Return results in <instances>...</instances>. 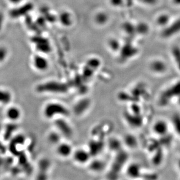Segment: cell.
I'll list each match as a JSON object with an SVG mask.
<instances>
[{"mask_svg": "<svg viewBox=\"0 0 180 180\" xmlns=\"http://www.w3.org/2000/svg\"><path fill=\"white\" fill-rule=\"evenodd\" d=\"M44 116L48 120H55L58 118H67L70 114L69 109L62 103L51 102L48 103L44 108Z\"/></svg>", "mask_w": 180, "mask_h": 180, "instance_id": "cell-1", "label": "cell"}, {"mask_svg": "<svg viewBox=\"0 0 180 180\" xmlns=\"http://www.w3.org/2000/svg\"><path fill=\"white\" fill-rule=\"evenodd\" d=\"M71 158L76 164L83 166L87 165L93 157L88 148H79L74 150Z\"/></svg>", "mask_w": 180, "mask_h": 180, "instance_id": "cell-2", "label": "cell"}, {"mask_svg": "<svg viewBox=\"0 0 180 180\" xmlns=\"http://www.w3.org/2000/svg\"><path fill=\"white\" fill-rule=\"evenodd\" d=\"M36 91L40 93H64V85L57 82H47L37 86Z\"/></svg>", "mask_w": 180, "mask_h": 180, "instance_id": "cell-3", "label": "cell"}, {"mask_svg": "<svg viewBox=\"0 0 180 180\" xmlns=\"http://www.w3.org/2000/svg\"><path fill=\"white\" fill-rule=\"evenodd\" d=\"M67 118H58L55 120V126L56 129L62 135L63 137L70 138L73 134V129L71 125Z\"/></svg>", "mask_w": 180, "mask_h": 180, "instance_id": "cell-4", "label": "cell"}, {"mask_svg": "<svg viewBox=\"0 0 180 180\" xmlns=\"http://www.w3.org/2000/svg\"><path fill=\"white\" fill-rule=\"evenodd\" d=\"M56 146V152L57 155L62 159L71 157L74 150L73 146L67 141H62Z\"/></svg>", "mask_w": 180, "mask_h": 180, "instance_id": "cell-5", "label": "cell"}, {"mask_svg": "<svg viewBox=\"0 0 180 180\" xmlns=\"http://www.w3.org/2000/svg\"><path fill=\"white\" fill-rule=\"evenodd\" d=\"M34 8V6L31 3H26L20 7L12 10L10 15L11 18L17 19L22 17L26 16Z\"/></svg>", "mask_w": 180, "mask_h": 180, "instance_id": "cell-6", "label": "cell"}, {"mask_svg": "<svg viewBox=\"0 0 180 180\" xmlns=\"http://www.w3.org/2000/svg\"><path fill=\"white\" fill-rule=\"evenodd\" d=\"M31 41L35 44L37 50L41 53H48L51 51L50 45L46 38L39 36H36L32 38Z\"/></svg>", "mask_w": 180, "mask_h": 180, "instance_id": "cell-7", "label": "cell"}, {"mask_svg": "<svg viewBox=\"0 0 180 180\" xmlns=\"http://www.w3.org/2000/svg\"><path fill=\"white\" fill-rule=\"evenodd\" d=\"M33 65L36 69L44 72L49 68V62L45 57L41 56L35 55L33 58Z\"/></svg>", "mask_w": 180, "mask_h": 180, "instance_id": "cell-8", "label": "cell"}, {"mask_svg": "<svg viewBox=\"0 0 180 180\" xmlns=\"http://www.w3.org/2000/svg\"><path fill=\"white\" fill-rule=\"evenodd\" d=\"M87 165L89 166L91 171L95 173L102 172L106 167L105 163L103 160L98 158L94 159L93 158Z\"/></svg>", "mask_w": 180, "mask_h": 180, "instance_id": "cell-9", "label": "cell"}, {"mask_svg": "<svg viewBox=\"0 0 180 180\" xmlns=\"http://www.w3.org/2000/svg\"><path fill=\"white\" fill-rule=\"evenodd\" d=\"M6 115L8 119L12 122H15L20 119L21 111L18 107L12 106L7 109L6 112Z\"/></svg>", "mask_w": 180, "mask_h": 180, "instance_id": "cell-10", "label": "cell"}, {"mask_svg": "<svg viewBox=\"0 0 180 180\" xmlns=\"http://www.w3.org/2000/svg\"><path fill=\"white\" fill-rule=\"evenodd\" d=\"M121 57L123 58L128 59L133 57L137 53L136 48L130 44H127L121 48Z\"/></svg>", "mask_w": 180, "mask_h": 180, "instance_id": "cell-11", "label": "cell"}, {"mask_svg": "<svg viewBox=\"0 0 180 180\" xmlns=\"http://www.w3.org/2000/svg\"><path fill=\"white\" fill-rule=\"evenodd\" d=\"M140 168L136 163H132L128 166L126 169V174L127 177L130 178H137L139 177Z\"/></svg>", "mask_w": 180, "mask_h": 180, "instance_id": "cell-12", "label": "cell"}, {"mask_svg": "<svg viewBox=\"0 0 180 180\" xmlns=\"http://www.w3.org/2000/svg\"><path fill=\"white\" fill-rule=\"evenodd\" d=\"M63 136L57 130L51 132L48 136V140L49 142L55 146L62 141Z\"/></svg>", "mask_w": 180, "mask_h": 180, "instance_id": "cell-13", "label": "cell"}, {"mask_svg": "<svg viewBox=\"0 0 180 180\" xmlns=\"http://www.w3.org/2000/svg\"><path fill=\"white\" fill-rule=\"evenodd\" d=\"M12 100V95L9 91L0 89V104L7 105Z\"/></svg>", "mask_w": 180, "mask_h": 180, "instance_id": "cell-14", "label": "cell"}, {"mask_svg": "<svg viewBox=\"0 0 180 180\" xmlns=\"http://www.w3.org/2000/svg\"><path fill=\"white\" fill-rule=\"evenodd\" d=\"M59 21L63 26L69 27L72 23V16L68 12H63L59 16Z\"/></svg>", "mask_w": 180, "mask_h": 180, "instance_id": "cell-15", "label": "cell"}, {"mask_svg": "<svg viewBox=\"0 0 180 180\" xmlns=\"http://www.w3.org/2000/svg\"><path fill=\"white\" fill-rule=\"evenodd\" d=\"M95 22L97 24L99 25H104L107 23L109 20V17L106 13L100 12L98 13L95 16Z\"/></svg>", "mask_w": 180, "mask_h": 180, "instance_id": "cell-16", "label": "cell"}, {"mask_svg": "<svg viewBox=\"0 0 180 180\" xmlns=\"http://www.w3.org/2000/svg\"><path fill=\"white\" fill-rule=\"evenodd\" d=\"M167 130L166 124L162 121L158 122L155 124L154 130L158 134H163L166 133Z\"/></svg>", "mask_w": 180, "mask_h": 180, "instance_id": "cell-17", "label": "cell"}, {"mask_svg": "<svg viewBox=\"0 0 180 180\" xmlns=\"http://www.w3.org/2000/svg\"><path fill=\"white\" fill-rule=\"evenodd\" d=\"M122 29L124 32L128 35H132L136 33V26L130 22H126L122 25Z\"/></svg>", "mask_w": 180, "mask_h": 180, "instance_id": "cell-18", "label": "cell"}, {"mask_svg": "<svg viewBox=\"0 0 180 180\" xmlns=\"http://www.w3.org/2000/svg\"><path fill=\"white\" fill-rule=\"evenodd\" d=\"M151 68L154 72L160 73V72H163L165 70V66L163 63L160 61H155L151 65Z\"/></svg>", "mask_w": 180, "mask_h": 180, "instance_id": "cell-19", "label": "cell"}, {"mask_svg": "<svg viewBox=\"0 0 180 180\" xmlns=\"http://www.w3.org/2000/svg\"><path fill=\"white\" fill-rule=\"evenodd\" d=\"M17 126L15 124H9L6 127L5 132L4 135L5 140L9 139L14 132L16 130Z\"/></svg>", "mask_w": 180, "mask_h": 180, "instance_id": "cell-20", "label": "cell"}, {"mask_svg": "<svg viewBox=\"0 0 180 180\" xmlns=\"http://www.w3.org/2000/svg\"><path fill=\"white\" fill-rule=\"evenodd\" d=\"M109 46L113 51L120 50L121 45L119 41L116 39H112L109 42Z\"/></svg>", "mask_w": 180, "mask_h": 180, "instance_id": "cell-21", "label": "cell"}, {"mask_svg": "<svg viewBox=\"0 0 180 180\" xmlns=\"http://www.w3.org/2000/svg\"><path fill=\"white\" fill-rule=\"evenodd\" d=\"M148 30V26L146 24L140 23L136 26V33L139 34H145Z\"/></svg>", "mask_w": 180, "mask_h": 180, "instance_id": "cell-22", "label": "cell"}, {"mask_svg": "<svg viewBox=\"0 0 180 180\" xmlns=\"http://www.w3.org/2000/svg\"><path fill=\"white\" fill-rule=\"evenodd\" d=\"M8 54L7 49L4 47H0V62H2L5 60Z\"/></svg>", "mask_w": 180, "mask_h": 180, "instance_id": "cell-23", "label": "cell"}, {"mask_svg": "<svg viewBox=\"0 0 180 180\" xmlns=\"http://www.w3.org/2000/svg\"><path fill=\"white\" fill-rule=\"evenodd\" d=\"M125 0H110L111 5L114 7H120L124 3Z\"/></svg>", "mask_w": 180, "mask_h": 180, "instance_id": "cell-24", "label": "cell"}, {"mask_svg": "<svg viewBox=\"0 0 180 180\" xmlns=\"http://www.w3.org/2000/svg\"><path fill=\"white\" fill-rule=\"evenodd\" d=\"M46 19L44 17H39V18L37 19L36 21V25L38 26H40V27H43V26L45 25V22H46Z\"/></svg>", "mask_w": 180, "mask_h": 180, "instance_id": "cell-25", "label": "cell"}, {"mask_svg": "<svg viewBox=\"0 0 180 180\" xmlns=\"http://www.w3.org/2000/svg\"><path fill=\"white\" fill-rule=\"evenodd\" d=\"M4 17L3 15V13L0 12V31L2 30L3 27V23H4Z\"/></svg>", "mask_w": 180, "mask_h": 180, "instance_id": "cell-26", "label": "cell"}, {"mask_svg": "<svg viewBox=\"0 0 180 180\" xmlns=\"http://www.w3.org/2000/svg\"><path fill=\"white\" fill-rule=\"evenodd\" d=\"M125 1H126L128 6H131L133 4L134 0H125Z\"/></svg>", "mask_w": 180, "mask_h": 180, "instance_id": "cell-27", "label": "cell"}, {"mask_svg": "<svg viewBox=\"0 0 180 180\" xmlns=\"http://www.w3.org/2000/svg\"><path fill=\"white\" fill-rule=\"evenodd\" d=\"M9 1L13 4H17L21 1V0H9Z\"/></svg>", "mask_w": 180, "mask_h": 180, "instance_id": "cell-28", "label": "cell"}, {"mask_svg": "<svg viewBox=\"0 0 180 180\" xmlns=\"http://www.w3.org/2000/svg\"><path fill=\"white\" fill-rule=\"evenodd\" d=\"M3 149V145L0 143V151H1Z\"/></svg>", "mask_w": 180, "mask_h": 180, "instance_id": "cell-29", "label": "cell"}, {"mask_svg": "<svg viewBox=\"0 0 180 180\" xmlns=\"http://www.w3.org/2000/svg\"><path fill=\"white\" fill-rule=\"evenodd\" d=\"M2 125L1 123H0V131L2 130Z\"/></svg>", "mask_w": 180, "mask_h": 180, "instance_id": "cell-30", "label": "cell"}]
</instances>
